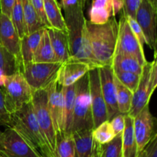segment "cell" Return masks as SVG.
I'll use <instances>...</instances> for the list:
<instances>
[{
	"label": "cell",
	"instance_id": "1",
	"mask_svg": "<svg viewBox=\"0 0 157 157\" xmlns=\"http://www.w3.org/2000/svg\"><path fill=\"white\" fill-rule=\"evenodd\" d=\"M60 7L64 11V21L70 44L71 58L98 68L92 55L87 26L84 15V6L78 0H61Z\"/></svg>",
	"mask_w": 157,
	"mask_h": 157
},
{
	"label": "cell",
	"instance_id": "2",
	"mask_svg": "<svg viewBox=\"0 0 157 157\" xmlns=\"http://www.w3.org/2000/svg\"><path fill=\"white\" fill-rule=\"evenodd\" d=\"M89 42L94 59L98 68L111 66L115 55L118 34V22L113 17L104 24L86 22Z\"/></svg>",
	"mask_w": 157,
	"mask_h": 157
},
{
	"label": "cell",
	"instance_id": "3",
	"mask_svg": "<svg viewBox=\"0 0 157 157\" xmlns=\"http://www.w3.org/2000/svg\"><path fill=\"white\" fill-rule=\"evenodd\" d=\"M9 127L15 129L41 157H55L37 123L32 102L10 114Z\"/></svg>",
	"mask_w": 157,
	"mask_h": 157
},
{
	"label": "cell",
	"instance_id": "4",
	"mask_svg": "<svg viewBox=\"0 0 157 157\" xmlns=\"http://www.w3.org/2000/svg\"><path fill=\"white\" fill-rule=\"evenodd\" d=\"M94 129L88 73L76 83L75 107L71 132Z\"/></svg>",
	"mask_w": 157,
	"mask_h": 157
},
{
	"label": "cell",
	"instance_id": "5",
	"mask_svg": "<svg viewBox=\"0 0 157 157\" xmlns=\"http://www.w3.org/2000/svg\"><path fill=\"white\" fill-rule=\"evenodd\" d=\"M1 89L4 95L6 109L9 114L19 110L32 102L33 91L21 72L8 75L4 86Z\"/></svg>",
	"mask_w": 157,
	"mask_h": 157
},
{
	"label": "cell",
	"instance_id": "6",
	"mask_svg": "<svg viewBox=\"0 0 157 157\" xmlns=\"http://www.w3.org/2000/svg\"><path fill=\"white\" fill-rule=\"evenodd\" d=\"M157 86V62H148L143 68L139 85L133 94L130 111L127 115L134 118L146 106L149 105L151 96Z\"/></svg>",
	"mask_w": 157,
	"mask_h": 157
},
{
	"label": "cell",
	"instance_id": "7",
	"mask_svg": "<svg viewBox=\"0 0 157 157\" xmlns=\"http://www.w3.org/2000/svg\"><path fill=\"white\" fill-rule=\"evenodd\" d=\"M62 63L31 62L24 64L20 72L29 83L33 92L44 89L56 79Z\"/></svg>",
	"mask_w": 157,
	"mask_h": 157
},
{
	"label": "cell",
	"instance_id": "8",
	"mask_svg": "<svg viewBox=\"0 0 157 157\" xmlns=\"http://www.w3.org/2000/svg\"><path fill=\"white\" fill-rule=\"evenodd\" d=\"M32 105L37 123L55 155L56 131L48 107V94L45 89L33 92Z\"/></svg>",
	"mask_w": 157,
	"mask_h": 157
},
{
	"label": "cell",
	"instance_id": "9",
	"mask_svg": "<svg viewBox=\"0 0 157 157\" xmlns=\"http://www.w3.org/2000/svg\"><path fill=\"white\" fill-rule=\"evenodd\" d=\"M117 54L132 55L137 58L143 66L147 62L144 54V46H141L136 37L132 32L127 22V17L123 13L118 22V34L115 55Z\"/></svg>",
	"mask_w": 157,
	"mask_h": 157
},
{
	"label": "cell",
	"instance_id": "10",
	"mask_svg": "<svg viewBox=\"0 0 157 157\" xmlns=\"http://www.w3.org/2000/svg\"><path fill=\"white\" fill-rule=\"evenodd\" d=\"M156 0H141L136 14V21L140 26L146 44L154 50L156 56Z\"/></svg>",
	"mask_w": 157,
	"mask_h": 157
},
{
	"label": "cell",
	"instance_id": "11",
	"mask_svg": "<svg viewBox=\"0 0 157 157\" xmlns=\"http://www.w3.org/2000/svg\"><path fill=\"white\" fill-rule=\"evenodd\" d=\"M133 129L139 154L150 140L157 135L156 119L150 112L149 105L133 118Z\"/></svg>",
	"mask_w": 157,
	"mask_h": 157
},
{
	"label": "cell",
	"instance_id": "12",
	"mask_svg": "<svg viewBox=\"0 0 157 157\" xmlns=\"http://www.w3.org/2000/svg\"><path fill=\"white\" fill-rule=\"evenodd\" d=\"M0 151L7 157H41L12 128H7L2 135Z\"/></svg>",
	"mask_w": 157,
	"mask_h": 157
},
{
	"label": "cell",
	"instance_id": "13",
	"mask_svg": "<svg viewBox=\"0 0 157 157\" xmlns=\"http://www.w3.org/2000/svg\"><path fill=\"white\" fill-rule=\"evenodd\" d=\"M88 77L92 118L94 129L103 122L108 120V119L107 107L101 91L98 68H94L89 71Z\"/></svg>",
	"mask_w": 157,
	"mask_h": 157
},
{
	"label": "cell",
	"instance_id": "14",
	"mask_svg": "<svg viewBox=\"0 0 157 157\" xmlns=\"http://www.w3.org/2000/svg\"><path fill=\"white\" fill-rule=\"evenodd\" d=\"M100 82L103 97L107 107L108 121L120 114L117 103L116 86L114 82V75L111 66H103L98 68Z\"/></svg>",
	"mask_w": 157,
	"mask_h": 157
},
{
	"label": "cell",
	"instance_id": "15",
	"mask_svg": "<svg viewBox=\"0 0 157 157\" xmlns=\"http://www.w3.org/2000/svg\"><path fill=\"white\" fill-rule=\"evenodd\" d=\"M122 9V0H92L88 21L95 25L104 24Z\"/></svg>",
	"mask_w": 157,
	"mask_h": 157
},
{
	"label": "cell",
	"instance_id": "16",
	"mask_svg": "<svg viewBox=\"0 0 157 157\" xmlns=\"http://www.w3.org/2000/svg\"><path fill=\"white\" fill-rule=\"evenodd\" d=\"M91 66L86 62L68 60L62 63L57 76V82L60 86H69L78 83L82 77L91 70Z\"/></svg>",
	"mask_w": 157,
	"mask_h": 157
},
{
	"label": "cell",
	"instance_id": "17",
	"mask_svg": "<svg viewBox=\"0 0 157 157\" xmlns=\"http://www.w3.org/2000/svg\"><path fill=\"white\" fill-rule=\"evenodd\" d=\"M20 42L21 38L10 18L0 12V44L15 55L21 63Z\"/></svg>",
	"mask_w": 157,
	"mask_h": 157
},
{
	"label": "cell",
	"instance_id": "18",
	"mask_svg": "<svg viewBox=\"0 0 157 157\" xmlns=\"http://www.w3.org/2000/svg\"><path fill=\"white\" fill-rule=\"evenodd\" d=\"M59 86L56 78L45 89L48 94V107L56 133L62 132V95Z\"/></svg>",
	"mask_w": 157,
	"mask_h": 157
},
{
	"label": "cell",
	"instance_id": "19",
	"mask_svg": "<svg viewBox=\"0 0 157 157\" xmlns=\"http://www.w3.org/2000/svg\"><path fill=\"white\" fill-rule=\"evenodd\" d=\"M51 44L58 62L64 63L71 58L70 44L67 31L47 29Z\"/></svg>",
	"mask_w": 157,
	"mask_h": 157
},
{
	"label": "cell",
	"instance_id": "20",
	"mask_svg": "<svg viewBox=\"0 0 157 157\" xmlns=\"http://www.w3.org/2000/svg\"><path fill=\"white\" fill-rule=\"evenodd\" d=\"M61 92L62 95V132L71 133L76 83L69 86H61Z\"/></svg>",
	"mask_w": 157,
	"mask_h": 157
},
{
	"label": "cell",
	"instance_id": "21",
	"mask_svg": "<svg viewBox=\"0 0 157 157\" xmlns=\"http://www.w3.org/2000/svg\"><path fill=\"white\" fill-rule=\"evenodd\" d=\"M44 29H39L32 33L27 34L21 38L20 42V59L21 68L24 64L32 62L34 52L39 43Z\"/></svg>",
	"mask_w": 157,
	"mask_h": 157
},
{
	"label": "cell",
	"instance_id": "22",
	"mask_svg": "<svg viewBox=\"0 0 157 157\" xmlns=\"http://www.w3.org/2000/svg\"><path fill=\"white\" fill-rule=\"evenodd\" d=\"M123 157H137V144L133 129V118L125 115V126L122 133Z\"/></svg>",
	"mask_w": 157,
	"mask_h": 157
},
{
	"label": "cell",
	"instance_id": "23",
	"mask_svg": "<svg viewBox=\"0 0 157 157\" xmlns=\"http://www.w3.org/2000/svg\"><path fill=\"white\" fill-rule=\"evenodd\" d=\"M32 62L39 63L58 62L51 44L47 29L44 30L39 43L34 52Z\"/></svg>",
	"mask_w": 157,
	"mask_h": 157
},
{
	"label": "cell",
	"instance_id": "24",
	"mask_svg": "<svg viewBox=\"0 0 157 157\" xmlns=\"http://www.w3.org/2000/svg\"><path fill=\"white\" fill-rule=\"evenodd\" d=\"M93 129H84L74 132L75 157H91L93 152Z\"/></svg>",
	"mask_w": 157,
	"mask_h": 157
},
{
	"label": "cell",
	"instance_id": "25",
	"mask_svg": "<svg viewBox=\"0 0 157 157\" xmlns=\"http://www.w3.org/2000/svg\"><path fill=\"white\" fill-rule=\"evenodd\" d=\"M46 18L51 28L58 30L67 31L64 15L57 0H43Z\"/></svg>",
	"mask_w": 157,
	"mask_h": 157
},
{
	"label": "cell",
	"instance_id": "26",
	"mask_svg": "<svg viewBox=\"0 0 157 157\" xmlns=\"http://www.w3.org/2000/svg\"><path fill=\"white\" fill-rule=\"evenodd\" d=\"M75 143L73 133L58 132L56 133L55 156L75 157Z\"/></svg>",
	"mask_w": 157,
	"mask_h": 157
},
{
	"label": "cell",
	"instance_id": "27",
	"mask_svg": "<svg viewBox=\"0 0 157 157\" xmlns=\"http://www.w3.org/2000/svg\"><path fill=\"white\" fill-rule=\"evenodd\" d=\"M111 67L112 69L116 70L133 72L138 75H141L144 66L140 62L137 58L132 55L117 54L114 55L112 62Z\"/></svg>",
	"mask_w": 157,
	"mask_h": 157
},
{
	"label": "cell",
	"instance_id": "28",
	"mask_svg": "<svg viewBox=\"0 0 157 157\" xmlns=\"http://www.w3.org/2000/svg\"><path fill=\"white\" fill-rule=\"evenodd\" d=\"M21 2L24 14L26 35L39 29H44L45 26L40 19L30 0H21Z\"/></svg>",
	"mask_w": 157,
	"mask_h": 157
},
{
	"label": "cell",
	"instance_id": "29",
	"mask_svg": "<svg viewBox=\"0 0 157 157\" xmlns=\"http://www.w3.org/2000/svg\"><path fill=\"white\" fill-rule=\"evenodd\" d=\"M115 86H116L117 103L119 112L124 115H127L130 111L133 101V92L120 83L114 76Z\"/></svg>",
	"mask_w": 157,
	"mask_h": 157
},
{
	"label": "cell",
	"instance_id": "30",
	"mask_svg": "<svg viewBox=\"0 0 157 157\" xmlns=\"http://www.w3.org/2000/svg\"><path fill=\"white\" fill-rule=\"evenodd\" d=\"M0 69L7 75L20 72L21 63L19 60L0 44Z\"/></svg>",
	"mask_w": 157,
	"mask_h": 157
},
{
	"label": "cell",
	"instance_id": "31",
	"mask_svg": "<svg viewBox=\"0 0 157 157\" xmlns=\"http://www.w3.org/2000/svg\"><path fill=\"white\" fill-rule=\"evenodd\" d=\"M101 157H123L122 133L117 135L111 141L100 145Z\"/></svg>",
	"mask_w": 157,
	"mask_h": 157
},
{
	"label": "cell",
	"instance_id": "32",
	"mask_svg": "<svg viewBox=\"0 0 157 157\" xmlns=\"http://www.w3.org/2000/svg\"><path fill=\"white\" fill-rule=\"evenodd\" d=\"M93 139L100 145H104L111 141L116 135L110 126V121L103 122L92 131Z\"/></svg>",
	"mask_w": 157,
	"mask_h": 157
},
{
	"label": "cell",
	"instance_id": "33",
	"mask_svg": "<svg viewBox=\"0 0 157 157\" xmlns=\"http://www.w3.org/2000/svg\"><path fill=\"white\" fill-rule=\"evenodd\" d=\"M10 19L18 32L20 38L26 35L24 14L21 0H15L12 10Z\"/></svg>",
	"mask_w": 157,
	"mask_h": 157
},
{
	"label": "cell",
	"instance_id": "34",
	"mask_svg": "<svg viewBox=\"0 0 157 157\" xmlns=\"http://www.w3.org/2000/svg\"><path fill=\"white\" fill-rule=\"evenodd\" d=\"M113 72L117 79L127 89H130L133 93L136 91L140 80L141 75L116 69H113Z\"/></svg>",
	"mask_w": 157,
	"mask_h": 157
},
{
	"label": "cell",
	"instance_id": "35",
	"mask_svg": "<svg viewBox=\"0 0 157 157\" xmlns=\"http://www.w3.org/2000/svg\"><path fill=\"white\" fill-rule=\"evenodd\" d=\"M122 13L135 19L136 12L140 7L141 0H122Z\"/></svg>",
	"mask_w": 157,
	"mask_h": 157
},
{
	"label": "cell",
	"instance_id": "36",
	"mask_svg": "<svg viewBox=\"0 0 157 157\" xmlns=\"http://www.w3.org/2000/svg\"><path fill=\"white\" fill-rule=\"evenodd\" d=\"M126 17H127V22H128V24L130 26V28L131 29L132 32H133V34L136 37V38L138 39L139 42L140 43L141 46H144V44H146V39L140 26H139V24L136 21V19L131 18V17L127 16V15H126Z\"/></svg>",
	"mask_w": 157,
	"mask_h": 157
},
{
	"label": "cell",
	"instance_id": "37",
	"mask_svg": "<svg viewBox=\"0 0 157 157\" xmlns=\"http://www.w3.org/2000/svg\"><path fill=\"white\" fill-rule=\"evenodd\" d=\"M110 123L115 135L123 133L125 126V115L121 113L118 114L110 120Z\"/></svg>",
	"mask_w": 157,
	"mask_h": 157
},
{
	"label": "cell",
	"instance_id": "38",
	"mask_svg": "<svg viewBox=\"0 0 157 157\" xmlns=\"http://www.w3.org/2000/svg\"><path fill=\"white\" fill-rule=\"evenodd\" d=\"M33 6L34 9L36 11L37 14L39 16L40 19L41 20L44 26H45L46 29L51 28L48 22L47 18H46L45 12H44V1L43 0H30Z\"/></svg>",
	"mask_w": 157,
	"mask_h": 157
},
{
	"label": "cell",
	"instance_id": "39",
	"mask_svg": "<svg viewBox=\"0 0 157 157\" xmlns=\"http://www.w3.org/2000/svg\"><path fill=\"white\" fill-rule=\"evenodd\" d=\"M10 121V114L8 112L5 104L4 95L2 89L0 88V124L3 126H9Z\"/></svg>",
	"mask_w": 157,
	"mask_h": 157
},
{
	"label": "cell",
	"instance_id": "40",
	"mask_svg": "<svg viewBox=\"0 0 157 157\" xmlns=\"http://www.w3.org/2000/svg\"><path fill=\"white\" fill-rule=\"evenodd\" d=\"M140 153L143 157H157V135L150 140Z\"/></svg>",
	"mask_w": 157,
	"mask_h": 157
},
{
	"label": "cell",
	"instance_id": "41",
	"mask_svg": "<svg viewBox=\"0 0 157 157\" xmlns=\"http://www.w3.org/2000/svg\"><path fill=\"white\" fill-rule=\"evenodd\" d=\"M15 1V0H0V12L10 18Z\"/></svg>",
	"mask_w": 157,
	"mask_h": 157
},
{
	"label": "cell",
	"instance_id": "42",
	"mask_svg": "<svg viewBox=\"0 0 157 157\" xmlns=\"http://www.w3.org/2000/svg\"><path fill=\"white\" fill-rule=\"evenodd\" d=\"M91 157H101L100 155V144L94 140L93 143V152Z\"/></svg>",
	"mask_w": 157,
	"mask_h": 157
},
{
	"label": "cell",
	"instance_id": "43",
	"mask_svg": "<svg viewBox=\"0 0 157 157\" xmlns=\"http://www.w3.org/2000/svg\"><path fill=\"white\" fill-rule=\"evenodd\" d=\"M8 75L5 73L2 69H0V88H2L6 83V79H7Z\"/></svg>",
	"mask_w": 157,
	"mask_h": 157
},
{
	"label": "cell",
	"instance_id": "44",
	"mask_svg": "<svg viewBox=\"0 0 157 157\" xmlns=\"http://www.w3.org/2000/svg\"><path fill=\"white\" fill-rule=\"evenodd\" d=\"M0 157H7V156H6L3 152H2L1 151H0Z\"/></svg>",
	"mask_w": 157,
	"mask_h": 157
},
{
	"label": "cell",
	"instance_id": "45",
	"mask_svg": "<svg viewBox=\"0 0 157 157\" xmlns=\"http://www.w3.org/2000/svg\"><path fill=\"white\" fill-rule=\"evenodd\" d=\"M78 1H79L80 2H81V4L82 5V6H84H84H85V5H84V2H83V0H78Z\"/></svg>",
	"mask_w": 157,
	"mask_h": 157
},
{
	"label": "cell",
	"instance_id": "46",
	"mask_svg": "<svg viewBox=\"0 0 157 157\" xmlns=\"http://www.w3.org/2000/svg\"><path fill=\"white\" fill-rule=\"evenodd\" d=\"M2 132H1V130H0V143H1V139H2Z\"/></svg>",
	"mask_w": 157,
	"mask_h": 157
},
{
	"label": "cell",
	"instance_id": "47",
	"mask_svg": "<svg viewBox=\"0 0 157 157\" xmlns=\"http://www.w3.org/2000/svg\"><path fill=\"white\" fill-rule=\"evenodd\" d=\"M137 157H143V155H141L140 153H139V154H138V156Z\"/></svg>",
	"mask_w": 157,
	"mask_h": 157
},
{
	"label": "cell",
	"instance_id": "48",
	"mask_svg": "<svg viewBox=\"0 0 157 157\" xmlns=\"http://www.w3.org/2000/svg\"><path fill=\"white\" fill-rule=\"evenodd\" d=\"M83 2H84V4L85 5V2H86V0H83Z\"/></svg>",
	"mask_w": 157,
	"mask_h": 157
}]
</instances>
